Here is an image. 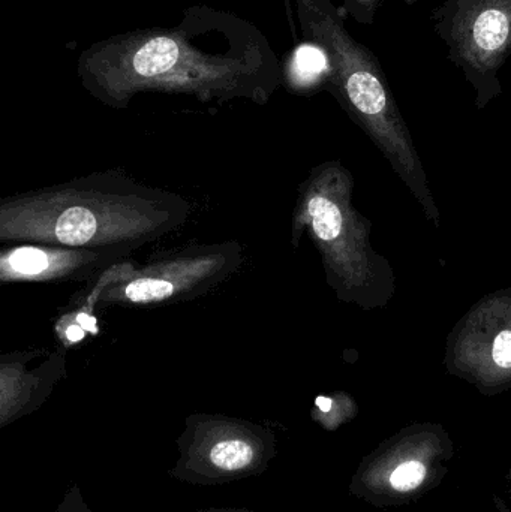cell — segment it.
<instances>
[{"instance_id":"obj_1","label":"cell","mask_w":511,"mask_h":512,"mask_svg":"<svg viewBox=\"0 0 511 512\" xmlns=\"http://www.w3.org/2000/svg\"><path fill=\"white\" fill-rule=\"evenodd\" d=\"M191 213L185 198L105 171L0 203V242L132 252L182 227Z\"/></svg>"},{"instance_id":"obj_2","label":"cell","mask_w":511,"mask_h":512,"mask_svg":"<svg viewBox=\"0 0 511 512\" xmlns=\"http://www.w3.org/2000/svg\"><path fill=\"white\" fill-rule=\"evenodd\" d=\"M242 261L237 242L189 246L144 265L125 259L89 280L86 294L75 298V321L95 333L96 307H158L194 300L228 279Z\"/></svg>"},{"instance_id":"obj_3","label":"cell","mask_w":511,"mask_h":512,"mask_svg":"<svg viewBox=\"0 0 511 512\" xmlns=\"http://www.w3.org/2000/svg\"><path fill=\"white\" fill-rule=\"evenodd\" d=\"M305 228H309L323 255L330 282L348 291L359 280V245L335 168H318L300 188L294 212V237Z\"/></svg>"},{"instance_id":"obj_4","label":"cell","mask_w":511,"mask_h":512,"mask_svg":"<svg viewBox=\"0 0 511 512\" xmlns=\"http://www.w3.org/2000/svg\"><path fill=\"white\" fill-rule=\"evenodd\" d=\"M126 256L114 252L63 248L39 243L3 245L0 254L2 283L83 282Z\"/></svg>"},{"instance_id":"obj_5","label":"cell","mask_w":511,"mask_h":512,"mask_svg":"<svg viewBox=\"0 0 511 512\" xmlns=\"http://www.w3.org/2000/svg\"><path fill=\"white\" fill-rule=\"evenodd\" d=\"M332 38L333 50L338 53L339 75L345 95L350 99L351 105L365 116L371 125L375 122L384 125L381 119L389 114V101L383 83L375 71L363 65L360 60H348L344 36L341 38L332 33Z\"/></svg>"},{"instance_id":"obj_6","label":"cell","mask_w":511,"mask_h":512,"mask_svg":"<svg viewBox=\"0 0 511 512\" xmlns=\"http://www.w3.org/2000/svg\"><path fill=\"white\" fill-rule=\"evenodd\" d=\"M252 459H254V450L248 442L240 441V439L219 442L210 453L213 465L224 469V471H239V469L246 468Z\"/></svg>"},{"instance_id":"obj_7","label":"cell","mask_w":511,"mask_h":512,"mask_svg":"<svg viewBox=\"0 0 511 512\" xmlns=\"http://www.w3.org/2000/svg\"><path fill=\"white\" fill-rule=\"evenodd\" d=\"M327 65L329 63L326 54L321 48L315 45H302L294 53L291 72L300 83H311L326 71Z\"/></svg>"},{"instance_id":"obj_8","label":"cell","mask_w":511,"mask_h":512,"mask_svg":"<svg viewBox=\"0 0 511 512\" xmlns=\"http://www.w3.org/2000/svg\"><path fill=\"white\" fill-rule=\"evenodd\" d=\"M428 466L422 460L410 459L395 466L389 475V484L399 493L413 492L425 483Z\"/></svg>"},{"instance_id":"obj_9","label":"cell","mask_w":511,"mask_h":512,"mask_svg":"<svg viewBox=\"0 0 511 512\" xmlns=\"http://www.w3.org/2000/svg\"><path fill=\"white\" fill-rule=\"evenodd\" d=\"M492 358L497 366L511 369V331H501L492 348Z\"/></svg>"},{"instance_id":"obj_10","label":"cell","mask_w":511,"mask_h":512,"mask_svg":"<svg viewBox=\"0 0 511 512\" xmlns=\"http://www.w3.org/2000/svg\"><path fill=\"white\" fill-rule=\"evenodd\" d=\"M363 2H366V0H363Z\"/></svg>"}]
</instances>
